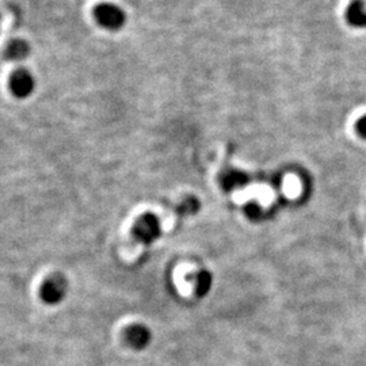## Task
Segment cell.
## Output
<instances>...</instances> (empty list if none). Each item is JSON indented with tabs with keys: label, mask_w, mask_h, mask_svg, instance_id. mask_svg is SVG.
Wrapping results in <instances>:
<instances>
[{
	"label": "cell",
	"mask_w": 366,
	"mask_h": 366,
	"mask_svg": "<svg viewBox=\"0 0 366 366\" xmlns=\"http://www.w3.org/2000/svg\"><path fill=\"white\" fill-rule=\"evenodd\" d=\"M248 182V177L237 170H231L223 177V186L225 190H234Z\"/></svg>",
	"instance_id": "9c48e42d"
},
{
	"label": "cell",
	"mask_w": 366,
	"mask_h": 366,
	"mask_svg": "<svg viewBox=\"0 0 366 366\" xmlns=\"http://www.w3.org/2000/svg\"><path fill=\"white\" fill-rule=\"evenodd\" d=\"M357 131H358V133H360L363 137H365L366 138V116L358 121V124H357Z\"/></svg>",
	"instance_id": "8fae6325"
},
{
	"label": "cell",
	"mask_w": 366,
	"mask_h": 366,
	"mask_svg": "<svg viewBox=\"0 0 366 366\" xmlns=\"http://www.w3.org/2000/svg\"><path fill=\"white\" fill-rule=\"evenodd\" d=\"M347 19L354 26H366V8L361 1H353L347 8Z\"/></svg>",
	"instance_id": "52a82bcc"
},
{
	"label": "cell",
	"mask_w": 366,
	"mask_h": 366,
	"mask_svg": "<svg viewBox=\"0 0 366 366\" xmlns=\"http://www.w3.org/2000/svg\"><path fill=\"white\" fill-rule=\"evenodd\" d=\"M200 201L196 198V197H187L186 200H183L180 205V213L183 216H191V214H196L198 210H200Z\"/></svg>",
	"instance_id": "30bf717a"
},
{
	"label": "cell",
	"mask_w": 366,
	"mask_h": 366,
	"mask_svg": "<svg viewBox=\"0 0 366 366\" xmlns=\"http://www.w3.org/2000/svg\"><path fill=\"white\" fill-rule=\"evenodd\" d=\"M67 292L68 283L65 277L56 273L44 281L42 287L40 289V297L48 305H57L65 299Z\"/></svg>",
	"instance_id": "3957f363"
},
{
	"label": "cell",
	"mask_w": 366,
	"mask_h": 366,
	"mask_svg": "<svg viewBox=\"0 0 366 366\" xmlns=\"http://www.w3.org/2000/svg\"><path fill=\"white\" fill-rule=\"evenodd\" d=\"M152 334L144 324H132L125 331V340L134 350H144L151 343Z\"/></svg>",
	"instance_id": "5b68a950"
},
{
	"label": "cell",
	"mask_w": 366,
	"mask_h": 366,
	"mask_svg": "<svg viewBox=\"0 0 366 366\" xmlns=\"http://www.w3.org/2000/svg\"><path fill=\"white\" fill-rule=\"evenodd\" d=\"M35 87L34 77L26 70L15 71L10 78V90L17 98H27Z\"/></svg>",
	"instance_id": "277c9868"
},
{
	"label": "cell",
	"mask_w": 366,
	"mask_h": 366,
	"mask_svg": "<svg viewBox=\"0 0 366 366\" xmlns=\"http://www.w3.org/2000/svg\"><path fill=\"white\" fill-rule=\"evenodd\" d=\"M133 235L137 241L143 244H152L161 236V224L157 214L144 213L133 225Z\"/></svg>",
	"instance_id": "6da1fadb"
},
{
	"label": "cell",
	"mask_w": 366,
	"mask_h": 366,
	"mask_svg": "<svg viewBox=\"0 0 366 366\" xmlns=\"http://www.w3.org/2000/svg\"><path fill=\"white\" fill-rule=\"evenodd\" d=\"M30 53V47L26 41L24 40H13L6 47V57L13 61H21L25 60Z\"/></svg>",
	"instance_id": "8992f818"
},
{
	"label": "cell",
	"mask_w": 366,
	"mask_h": 366,
	"mask_svg": "<svg viewBox=\"0 0 366 366\" xmlns=\"http://www.w3.org/2000/svg\"><path fill=\"white\" fill-rule=\"evenodd\" d=\"M212 284H213V277L210 274L209 271H198L194 277V290H196V294L198 297H204L210 288H212Z\"/></svg>",
	"instance_id": "ba28073f"
},
{
	"label": "cell",
	"mask_w": 366,
	"mask_h": 366,
	"mask_svg": "<svg viewBox=\"0 0 366 366\" xmlns=\"http://www.w3.org/2000/svg\"><path fill=\"white\" fill-rule=\"evenodd\" d=\"M94 17L97 22L107 30L116 31L124 27L127 22L125 11L113 3H101L94 10Z\"/></svg>",
	"instance_id": "7a4b0ae2"
}]
</instances>
